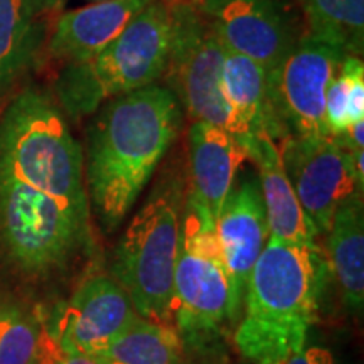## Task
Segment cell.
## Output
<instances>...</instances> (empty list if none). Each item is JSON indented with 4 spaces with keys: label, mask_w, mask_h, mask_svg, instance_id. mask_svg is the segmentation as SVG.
<instances>
[{
    "label": "cell",
    "mask_w": 364,
    "mask_h": 364,
    "mask_svg": "<svg viewBox=\"0 0 364 364\" xmlns=\"http://www.w3.org/2000/svg\"><path fill=\"white\" fill-rule=\"evenodd\" d=\"M182 108L162 85L118 95L95 112L88 129L85 184L100 226H120L176 142Z\"/></svg>",
    "instance_id": "cell-1"
},
{
    "label": "cell",
    "mask_w": 364,
    "mask_h": 364,
    "mask_svg": "<svg viewBox=\"0 0 364 364\" xmlns=\"http://www.w3.org/2000/svg\"><path fill=\"white\" fill-rule=\"evenodd\" d=\"M186 2H193V4H201L203 0H186Z\"/></svg>",
    "instance_id": "cell-27"
},
{
    "label": "cell",
    "mask_w": 364,
    "mask_h": 364,
    "mask_svg": "<svg viewBox=\"0 0 364 364\" xmlns=\"http://www.w3.org/2000/svg\"><path fill=\"white\" fill-rule=\"evenodd\" d=\"M331 270L344 304L359 312L364 302L363 194H353L338 208L329 228Z\"/></svg>",
    "instance_id": "cell-19"
},
{
    "label": "cell",
    "mask_w": 364,
    "mask_h": 364,
    "mask_svg": "<svg viewBox=\"0 0 364 364\" xmlns=\"http://www.w3.org/2000/svg\"><path fill=\"white\" fill-rule=\"evenodd\" d=\"M152 2L100 0L93 6L63 14L49 36L48 51L65 65L88 61L124 33L136 14Z\"/></svg>",
    "instance_id": "cell-15"
},
{
    "label": "cell",
    "mask_w": 364,
    "mask_h": 364,
    "mask_svg": "<svg viewBox=\"0 0 364 364\" xmlns=\"http://www.w3.org/2000/svg\"><path fill=\"white\" fill-rule=\"evenodd\" d=\"M322 258L309 250L268 238L250 273L235 343L253 364H284L307 344L317 318Z\"/></svg>",
    "instance_id": "cell-2"
},
{
    "label": "cell",
    "mask_w": 364,
    "mask_h": 364,
    "mask_svg": "<svg viewBox=\"0 0 364 364\" xmlns=\"http://www.w3.org/2000/svg\"><path fill=\"white\" fill-rule=\"evenodd\" d=\"M284 364H336L329 349L322 346H306L302 351L290 356Z\"/></svg>",
    "instance_id": "cell-25"
},
{
    "label": "cell",
    "mask_w": 364,
    "mask_h": 364,
    "mask_svg": "<svg viewBox=\"0 0 364 364\" xmlns=\"http://www.w3.org/2000/svg\"><path fill=\"white\" fill-rule=\"evenodd\" d=\"M182 194L179 184L166 182L134 216L115 250L113 275L149 321L171 318L174 272L182 243Z\"/></svg>",
    "instance_id": "cell-5"
},
{
    "label": "cell",
    "mask_w": 364,
    "mask_h": 364,
    "mask_svg": "<svg viewBox=\"0 0 364 364\" xmlns=\"http://www.w3.org/2000/svg\"><path fill=\"white\" fill-rule=\"evenodd\" d=\"M171 41L169 2L154 0L97 56L61 68L54 81L58 107L80 120L113 97L156 85L166 71Z\"/></svg>",
    "instance_id": "cell-4"
},
{
    "label": "cell",
    "mask_w": 364,
    "mask_h": 364,
    "mask_svg": "<svg viewBox=\"0 0 364 364\" xmlns=\"http://www.w3.org/2000/svg\"><path fill=\"white\" fill-rule=\"evenodd\" d=\"M172 14L169 59L162 78L193 122L233 135V118L223 90L226 48L199 4L167 0Z\"/></svg>",
    "instance_id": "cell-7"
},
{
    "label": "cell",
    "mask_w": 364,
    "mask_h": 364,
    "mask_svg": "<svg viewBox=\"0 0 364 364\" xmlns=\"http://www.w3.org/2000/svg\"><path fill=\"white\" fill-rule=\"evenodd\" d=\"M226 51L272 75L302 34L285 0H203L199 4Z\"/></svg>",
    "instance_id": "cell-11"
},
{
    "label": "cell",
    "mask_w": 364,
    "mask_h": 364,
    "mask_svg": "<svg viewBox=\"0 0 364 364\" xmlns=\"http://www.w3.org/2000/svg\"><path fill=\"white\" fill-rule=\"evenodd\" d=\"M188 144L191 177L188 206L215 226L248 154L230 132L203 122L191 124Z\"/></svg>",
    "instance_id": "cell-14"
},
{
    "label": "cell",
    "mask_w": 364,
    "mask_h": 364,
    "mask_svg": "<svg viewBox=\"0 0 364 364\" xmlns=\"http://www.w3.org/2000/svg\"><path fill=\"white\" fill-rule=\"evenodd\" d=\"M90 241V209L76 208L0 172V252L17 270H63Z\"/></svg>",
    "instance_id": "cell-6"
},
{
    "label": "cell",
    "mask_w": 364,
    "mask_h": 364,
    "mask_svg": "<svg viewBox=\"0 0 364 364\" xmlns=\"http://www.w3.org/2000/svg\"><path fill=\"white\" fill-rule=\"evenodd\" d=\"M348 93L349 73L344 61H341L326 93V125L331 136L344 134L351 127L348 117Z\"/></svg>",
    "instance_id": "cell-23"
},
{
    "label": "cell",
    "mask_w": 364,
    "mask_h": 364,
    "mask_svg": "<svg viewBox=\"0 0 364 364\" xmlns=\"http://www.w3.org/2000/svg\"><path fill=\"white\" fill-rule=\"evenodd\" d=\"M139 317L120 284L97 275L85 280L44 327L63 348L97 356Z\"/></svg>",
    "instance_id": "cell-12"
},
{
    "label": "cell",
    "mask_w": 364,
    "mask_h": 364,
    "mask_svg": "<svg viewBox=\"0 0 364 364\" xmlns=\"http://www.w3.org/2000/svg\"><path fill=\"white\" fill-rule=\"evenodd\" d=\"M306 36L339 49L344 56L364 51V0H299Z\"/></svg>",
    "instance_id": "cell-21"
},
{
    "label": "cell",
    "mask_w": 364,
    "mask_h": 364,
    "mask_svg": "<svg viewBox=\"0 0 364 364\" xmlns=\"http://www.w3.org/2000/svg\"><path fill=\"white\" fill-rule=\"evenodd\" d=\"M29 4V7L33 9L36 16L43 17L44 14L56 11L58 7H61L65 4V0H26Z\"/></svg>",
    "instance_id": "cell-26"
},
{
    "label": "cell",
    "mask_w": 364,
    "mask_h": 364,
    "mask_svg": "<svg viewBox=\"0 0 364 364\" xmlns=\"http://www.w3.org/2000/svg\"><path fill=\"white\" fill-rule=\"evenodd\" d=\"M250 161L258 167V182L265 204L270 238L295 247L318 250L317 233L295 196L275 140L267 134L258 136L250 154Z\"/></svg>",
    "instance_id": "cell-17"
},
{
    "label": "cell",
    "mask_w": 364,
    "mask_h": 364,
    "mask_svg": "<svg viewBox=\"0 0 364 364\" xmlns=\"http://www.w3.org/2000/svg\"><path fill=\"white\" fill-rule=\"evenodd\" d=\"M344 54L302 34L270 75L273 115L284 136H329L326 93Z\"/></svg>",
    "instance_id": "cell-9"
},
{
    "label": "cell",
    "mask_w": 364,
    "mask_h": 364,
    "mask_svg": "<svg viewBox=\"0 0 364 364\" xmlns=\"http://www.w3.org/2000/svg\"><path fill=\"white\" fill-rule=\"evenodd\" d=\"M0 172L90 209L85 156L51 95L26 86L0 113Z\"/></svg>",
    "instance_id": "cell-3"
},
{
    "label": "cell",
    "mask_w": 364,
    "mask_h": 364,
    "mask_svg": "<svg viewBox=\"0 0 364 364\" xmlns=\"http://www.w3.org/2000/svg\"><path fill=\"white\" fill-rule=\"evenodd\" d=\"M39 364H100L93 356L71 351L63 348L56 339L49 334L44 326H41L39 339Z\"/></svg>",
    "instance_id": "cell-24"
},
{
    "label": "cell",
    "mask_w": 364,
    "mask_h": 364,
    "mask_svg": "<svg viewBox=\"0 0 364 364\" xmlns=\"http://www.w3.org/2000/svg\"><path fill=\"white\" fill-rule=\"evenodd\" d=\"M46 44V24L26 0H0V108L21 91Z\"/></svg>",
    "instance_id": "cell-18"
},
{
    "label": "cell",
    "mask_w": 364,
    "mask_h": 364,
    "mask_svg": "<svg viewBox=\"0 0 364 364\" xmlns=\"http://www.w3.org/2000/svg\"><path fill=\"white\" fill-rule=\"evenodd\" d=\"M284 169L317 235L327 233L338 208L363 194L353 156L334 136H285L279 147Z\"/></svg>",
    "instance_id": "cell-10"
},
{
    "label": "cell",
    "mask_w": 364,
    "mask_h": 364,
    "mask_svg": "<svg viewBox=\"0 0 364 364\" xmlns=\"http://www.w3.org/2000/svg\"><path fill=\"white\" fill-rule=\"evenodd\" d=\"M171 318L184 336L209 334L230 318V280L215 226L188 206L174 272Z\"/></svg>",
    "instance_id": "cell-8"
},
{
    "label": "cell",
    "mask_w": 364,
    "mask_h": 364,
    "mask_svg": "<svg viewBox=\"0 0 364 364\" xmlns=\"http://www.w3.org/2000/svg\"><path fill=\"white\" fill-rule=\"evenodd\" d=\"M223 90L233 118V136L250 154L262 134L277 142L280 129L273 115L270 75L252 59L226 53Z\"/></svg>",
    "instance_id": "cell-16"
},
{
    "label": "cell",
    "mask_w": 364,
    "mask_h": 364,
    "mask_svg": "<svg viewBox=\"0 0 364 364\" xmlns=\"http://www.w3.org/2000/svg\"><path fill=\"white\" fill-rule=\"evenodd\" d=\"M181 354L176 327L139 317L93 358L100 364H182Z\"/></svg>",
    "instance_id": "cell-20"
},
{
    "label": "cell",
    "mask_w": 364,
    "mask_h": 364,
    "mask_svg": "<svg viewBox=\"0 0 364 364\" xmlns=\"http://www.w3.org/2000/svg\"><path fill=\"white\" fill-rule=\"evenodd\" d=\"M41 326L17 307H0V364H39Z\"/></svg>",
    "instance_id": "cell-22"
},
{
    "label": "cell",
    "mask_w": 364,
    "mask_h": 364,
    "mask_svg": "<svg viewBox=\"0 0 364 364\" xmlns=\"http://www.w3.org/2000/svg\"><path fill=\"white\" fill-rule=\"evenodd\" d=\"M215 231L230 280V318H236L243 307L250 273L270 238L260 182L252 172L233 184Z\"/></svg>",
    "instance_id": "cell-13"
}]
</instances>
